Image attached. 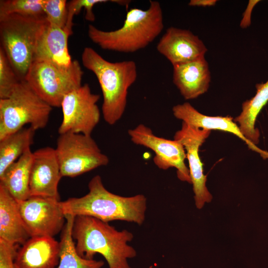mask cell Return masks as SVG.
I'll list each match as a JSON object with an SVG mask.
<instances>
[{"mask_svg": "<svg viewBox=\"0 0 268 268\" xmlns=\"http://www.w3.org/2000/svg\"><path fill=\"white\" fill-rule=\"evenodd\" d=\"M164 27L160 3L150 0L145 10L133 8L128 11L122 27L110 31L88 27L89 39L101 48L121 53H133L145 48L162 32Z\"/></svg>", "mask_w": 268, "mask_h": 268, "instance_id": "3", "label": "cell"}, {"mask_svg": "<svg viewBox=\"0 0 268 268\" xmlns=\"http://www.w3.org/2000/svg\"><path fill=\"white\" fill-rule=\"evenodd\" d=\"M217 1L216 0H191L189 5L191 6H214Z\"/></svg>", "mask_w": 268, "mask_h": 268, "instance_id": "30", "label": "cell"}, {"mask_svg": "<svg viewBox=\"0 0 268 268\" xmlns=\"http://www.w3.org/2000/svg\"><path fill=\"white\" fill-rule=\"evenodd\" d=\"M100 97V95L92 92L86 83L66 95L61 106L63 120L59 134L71 132L91 135L100 121L97 104Z\"/></svg>", "mask_w": 268, "mask_h": 268, "instance_id": "9", "label": "cell"}, {"mask_svg": "<svg viewBox=\"0 0 268 268\" xmlns=\"http://www.w3.org/2000/svg\"><path fill=\"white\" fill-rule=\"evenodd\" d=\"M13 14L38 19H46L42 0H0V18Z\"/></svg>", "mask_w": 268, "mask_h": 268, "instance_id": "24", "label": "cell"}, {"mask_svg": "<svg viewBox=\"0 0 268 268\" xmlns=\"http://www.w3.org/2000/svg\"><path fill=\"white\" fill-rule=\"evenodd\" d=\"M111 1L107 0H78L81 8H84L85 10V19L89 21H94L95 19V15L93 12V8L95 5Z\"/></svg>", "mask_w": 268, "mask_h": 268, "instance_id": "28", "label": "cell"}, {"mask_svg": "<svg viewBox=\"0 0 268 268\" xmlns=\"http://www.w3.org/2000/svg\"><path fill=\"white\" fill-rule=\"evenodd\" d=\"M88 192L60 202L65 214L93 217L105 222L121 220L141 225L145 219L146 198L142 194L123 197L109 192L97 175L89 182Z\"/></svg>", "mask_w": 268, "mask_h": 268, "instance_id": "1", "label": "cell"}, {"mask_svg": "<svg viewBox=\"0 0 268 268\" xmlns=\"http://www.w3.org/2000/svg\"><path fill=\"white\" fill-rule=\"evenodd\" d=\"M55 151L63 177H75L109 162L91 136L82 134H59Z\"/></svg>", "mask_w": 268, "mask_h": 268, "instance_id": "8", "label": "cell"}, {"mask_svg": "<svg viewBox=\"0 0 268 268\" xmlns=\"http://www.w3.org/2000/svg\"><path fill=\"white\" fill-rule=\"evenodd\" d=\"M83 71L76 60L68 67L47 61H33L24 80L52 107H60L68 93L82 85Z\"/></svg>", "mask_w": 268, "mask_h": 268, "instance_id": "7", "label": "cell"}, {"mask_svg": "<svg viewBox=\"0 0 268 268\" xmlns=\"http://www.w3.org/2000/svg\"><path fill=\"white\" fill-rule=\"evenodd\" d=\"M17 245L0 239V268H15L14 259Z\"/></svg>", "mask_w": 268, "mask_h": 268, "instance_id": "27", "label": "cell"}, {"mask_svg": "<svg viewBox=\"0 0 268 268\" xmlns=\"http://www.w3.org/2000/svg\"><path fill=\"white\" fill-rule=\"evenodd\" d=\"M128 134L134 143L148 148L155 153L153 160L158 168L165 170L174 167L180 180L192 184L189 169L185 163L186 151L179 141L157 136L150 128L142 124L129 129Z\"/></svg>", "mask_w": 268, "mask_h": 268, "instance_id": "10", "label": "cell"}, {"mask_svg": "<svg viewBox=\"0 0 268 268\" xmlns=\"http://www.w3.org/2000/svg\"><path fill=\"white\" fill-rule=\"evenodd\" d=\"M42 6L48 22L60 28H65L68 14L67 0H42Z\"/></svg>", "mask_w": 268, "mask_h": 268, "instance_id": "26", "label": "cell"}, {"mask_svg": "<svg viewBox=\"0 0 268 268\" xmlns=\"http://www.w3.org/2000/svg\"><path fill=\"white\" fill-rule=\"evenodd\" d=\"M52 107L25 80L8 97L0 99V140L29 125L35 130L47 125Z\"/></svg>", "mask_w": 268, "mask_h": 268, "instance_id": "5", "label": "cell"}, {"mask_svg": "<svg viewBox=\"0 0 268 268\" xmlns=\"http://www.w3.org/2000/svg\"><path fill=\"white\" fill-rule=\"evenodd\" d=\"M60 200L31 196L18 202L20 213L31 237H54L62 231L65 215Z\"/></svg>", "mask_w": 268, "mask_h": 268, "instance_id": "11", "label": "cell"}, {"mask_svg": "<svg viewBox=\"0 0 268 268\" xmlns=\"http://www.w3.org/2000/svg\"><path fill=\"white\" fill-rule=\"evenodd\" d=\"M210 131L182 122L181 129L177 131L174 136V139L179 141L185 148L195 204L199 209L203 207L205 202H210L212 198L206 186V176L204 174L203 164L199 153L200 146L209 136Z\"/></svg>", "mask_w": 268, "mask_h": 268, "instance_id": "12", "label": "cell"}, {"mask_svg": "<svg viewBox=\"0 0 268 268\" xmlns=\"http://www.w3.org/2000/svg\"><path fill=\"white\" fill-rule=\"evenodd\" d=\"M72 236L79 255L89 260L99 254L106 260L109 268H132L128 260L136 257L135 249L129 244L134 239L131 232L119 231L108 222L93 217L75 216Z\"/></svg>", "mask_w": 268, "mask_h": 268, "instance_id": "2", "label": "cell"}, {"mask_svg": "<svg viewBox=\"0 0 268 268\" xmlns=\"http://www.w3.org/2000/svg\"><path fill=\"white\" fill-rule=\"evenodd\" d=\"M30 237L18 202L0 184V239L13 244L22 245Z\"/></svg>", "mask_w": 268, "mask_h": 268, "instance_id": "19", "label": "cell"}, {"mask_svg": "<svg viewBox=\"0 0 268 268\" xmlns=\"http://www.w3.org/2000/svg\"><path fill=\"white\" fill-rule=\"evenodd\" d=\"M62 177L55 149L48 146L33 152L29 181L30 197L60 200L58 185Z\"/></svg>", "mask_w": 268, "mask_h": 268, "instance_id": "13", "label": "cell"}, {"mask_svg": "<svg viewBox=\"0 0 268 268\" xmlns=\"http://www.w3.org/2000/svg\"><path fill=\"white\" fill-rule=\"evenodd\" d=\"M66 223L62 231L60 261L57 268H102V260H89L81 257L77 253L72 236V229L75 216L66 214Z\"/></svg>", "mask_w": 268, "mask_h": 268, "instance_id": "22", "label": "cell"}, {"mask_svg": "<svg viewBox=\"0 0 268 268\" xmlns=\"http://www.w3.org/2000/svg\"><path fill=\"white\" fill-rule=\"evenodd\" d=\"M36 130L24 127L0 140V176L34 142Z\"/></svg>", "mask_w": 268, "mask_h": 268, "instance_id": "23", "label": "cell"}, {"mask_svg": "<svg viewBox=\"0 0 268 268\" xmlns=\"http://www.w3.org/2000/svg\"><path fill=\"white\" fill-rule=\"evenodd\" d=\"M81 61L84 67L95 75L99 83L103 97L104 120L110 125H114L125 112L128 90L136 79L135 63L108 61L90 47L84 49Z\"/></svg>", "mask_w": 268, "mask_h": 268, "instance_id": "4", "label": "cell"}, {"mask_svg": "<svg viewBox=\"0 0 268 268\" xmlns=\"http://www.w3.org/2000/svg\"><path fill=\"white\" fill-rule=\"evenodd\" d=\"M173 82L186 100L195 99L209 86L210 72L205 57L173 66Z\"/></svg>", "mask_w": 268, "mask_h": 268, "instance_id": "17", "label": "cell"}, {"mask_svg": "<svg viewBox=\"0 0 268 268\" xmlns=\"http://www.w3.org/2000/svg\"><path fill=\"white\" fill-rule=\"evenodd\" d=\"M259 0H250L240 23V26L243 28L248 27L251 23V15L252 9Z\"/></svg>", "mask_w": 268, "mask_h": 268, "instance_id": "29", "label": "cell"}, {"mask_svg": "<svg viewBox=\"0 0 268 268\" xmlns=\"http://www.w3.org/2000/svg\"><path fill=\"white\" fill-rule=\"evenodd\" d=\"M46 20L15 14L0 18V47L21 80L33 62L37 38Z\"/></svg>", "mask_w": 268, "mask_h": 268, "instance_id": "6", "label": "cell"}, {"mask_svg": "<svg viewBox=\"0 0 268 268\" xmlns=\"http://www.w3.org/2000/svg\"><path fill=\"white\" fill-rule=\"evenodd\" d=\"M70 35L47 20L37 38L33 60L47 61L62 67H68L72 61L67 47Z\"/></svg>", "mask_w": 268, "mask_h": 268, "instance_id": "18", "label": "cell"}, {"mask_svg": "<svg viewBox=\"0 0 268 268\" xmlns=\"http://www.w3.org/2000/svg\"><path fill=\"white\" fill-rule=\"evenodd\" d=\"M21 80L0 48V99L6 98Z\"/></svg>", "mask_w": 268, "mask_h": 268, "instance_id": "25", "label": "cell"}, {"mask_svg": "<svg viewBox=\"0 0 268 268\" xmlns=\"http://www.w3.org/2000/svg\"><path fill=\"white\" fill-rule=\"evenodd\" d=\"M256 93L242 105V112L233 119L239 126L246 139L256 145L259 142L260 132L255 128L257 118L263 107L268 102V80L265 83L257 84Z\"/></svg>", "mask_w": 268, "mask_h": 268, "instance_id": "21", "label": "cell"}, {"mask_svg": "<svg viewBox=\"0 0 268 268\" xmlns=\"http://www.w3.org/2000/svg\"><path fill=\"white\" fill-rule=\"evenodd\" d=\"M33 158V152L29 148L0 176V184L18 202L30 197L29 181Z\"/></svg>", "mask_w": 268, "mask_h": 268, "instance_id": "20", "label": "cell"}, {"mask_svg": "<svg viewBox=\"0 0 268 268\" xmlns=\"http://www.w3.org/2000/svg\"><path fill=\"white\" fill-rule=\"evenodd\" d=\"M156 49L172 66L204 57L207 49L199 37L187 29L168 28Z\"/></svg>", "mask_w": 268, "mask_h": 268, "instance_id": "14", "label": "cell"}, {"mask_svg": "<svg viewBox=\"0 0 268 268\" xmlns=\"http://www.w3.org/2000/svg\"><path fill=\"white\" fill-rule=\"evenodd\" d=\"M172 112L177 119L191 126L210 131L219 130L232 134L243 140L250 149L258 152L263 157L268 158V152L261 149L248 141L232 117L205 115L199 112L189 102L174 106Z\"/></svg>", "mask_w": 268, "mask_h": 268, "instance_id": "16", "label": "cell"}, {"mask_svg": "<svg viewBox=\"0 0 268 268\" xmlns=\"http://www.w3.org/2000/svg\"><path fill=\"white\" fill-rule=\"evenodd\" d=\"M60 255V242L54 237H31L18 249L15 268H57Z\"/></svg>", "mask_w": 268, "mask_h": 268, "instance_id": "15", "label": "cell"}]
</instances>
